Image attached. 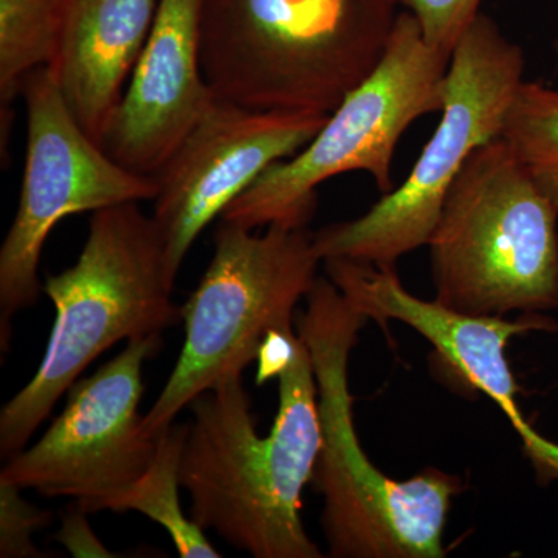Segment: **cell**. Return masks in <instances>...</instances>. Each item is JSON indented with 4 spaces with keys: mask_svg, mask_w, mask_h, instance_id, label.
I'll return each mask as SVG.
<instances>
[{
    "mask_svg": "<svg viewBox=\"0 0 558 558\" xmlns=\"http://www.w3.org/2000/svg\"><path fill=\"white\" fill-rule=\"evenodd\" d=\"M277 379L278 413L266 438L242 376L191 402L180 484L191 519L234 548L255 558H322L301 520L322 447L314 363L301 337Z\"/></svg>",
    "mask_w": 558,
    "mask_h": 558,
    "instance_id": "1",
    "label": "cell"
},
{
    "mask_svg": "<svg viewBox=\"0 0 558 558\" xmlns=\"http://www.w3.org/2000/svg\"><path fill=\"white\" fill-rule=\"evenodd\" d=\"M296 332L310 349L322 447L312 484L333 558H440L459 476L429 468L413 478L384 475L363 450L352 414L349 357L366 318L328 277H318Z\"/></svg>",
    "mask_w": 558,
    "mask_h": 558,
    "instance_id": "2",
    "label": "cell"
},
{
    "mask_svg": "<svg viewBox=\"0 0 558 558\" xmlns=\"http://www.w3.org/2000/svg\"><path fill=\"white\" fill-rule=\"evenodd\" d=\"M398 0H202L201 60L216 100L333 112L384 58Z\"/></svg>",
    "mask_w": 558,
    "mask_h": 558,
    "instance_id": "3",
    "label": "cell"
},
{
    "mask_svg": "<svg viewBox=\"0 0 558 558\" xmlns=\"http://www.w3.org/2000/svg\"><path fill=\"white\" fill-rule=\"evenodd\" d=\"M172 288L163 238L140 202L92 213L78 260L43 284L57 311L49 347L33 379L0 411V457L25 450L54 403L102 352L178 325L182 307Z\"/></svg>",
    "mask_w": 558,
    "mask_h": 558,
    "instance_id": "4",
    "label": "cell"
},
{
    "mask_svg": "<svg viewBox=\"0 0 558 558\" xmlns=\"http://www.w3.org/2000/svg\"><path fill=\"white\" fill-rule=\"evenodd\" d=\"M558 209L501 137L470 156L429 238L436 296L472 317L558 307Z\"/></svg>",
    "mask_w": 558,
    "mask_h": 558,
    "instance_id": "5",
    "label": "cell"
},
{
    "mask_svg": "<svg viewBox=\"0 0 558 558\" xmlns=\"http://www.w3.org/2000/svg\"><path fill=\"white\" fill-rule=\"evenodd\" d=\"M266 229L256 234L222 220L216 230L211 263L182 306V352L143 416L150 438H159L202 392L242 376L271 330L293 326L296 304L310 295L323 260L307 227Z\"/></svg>",
    "mask_w": 558,
    "mask_h": 558,
    "instance_id": "6",
    "label": "cell"
},
{
    "mask_svg": "<svg viewBox=\"0 0 558 558\" xmlns=\"http://www.w3.org/2000/svg\"><path fill=\"white\" fill-rule=\"evenodd\" d=\"M449 64V57L425 43L413 14L399 13L376 70L303 149L271 165L220 220L250 230L307 227L317 211L318 186L344 172H368L380 193L395 190L396 148L414 121L442 110Z\"/></svg>",
    "mask_w": 558,
    "mask_h": 558,
    "instance_id": "7",
    "label": "cell"
},
{
    "mask_svg": "<svg viewBox=\"0 0 558 558\" xmlns=\"http://www.w3.org/2000/svg\"><path fill=\"white\" fill-rule=\"evenodd\" d=\"M523 73V49L480 13L451 53L442 117L409 178L360 218L314 233L319 258L396 267L428 245L459 172L476 149L501 135Z\"/></svg>",
    "mask_w": 558,
    "mask_h": 558,
    "instance_id": "8",
    "label": "cell"
},
{
    "mask_svg": "<svg viewBox=\"0 0 558 558\" xmlns=\"http://www.w3.org/2000/svg\"><path fill=\"white\" fill-rule=\"evenodd\" d=\"M27 153L20 204L0 248V344L9 351L11 319L44 292L39 263L51 230L69 216L126 202L154 201L156 178L117 163L84 132L49 68L25 80Z\"/></svg>",
    "mask_w": 558,
    "mask_h": 558,
    "instance_id": "9",
    "label": "cell"
},
{
    "mask_svg": "<svg viewBox=\"0 0 558 558\" xmlns=\"http://www.w3.org/2000/svg\"><path fill=\"white\" fill-rule=\"evenodd\" d=\"M161 336L128 341L117 357L68 389L60 416L28 450L9 459L0 478L46 497L75 499L86 513L137 483L156 458L159 438L143 429V366L159 354Z\"/></svg>",
    "mask_w": 558,
    "mask_h": 558,
    "instance_id": "10",
    "label": "cell"
},
{
    "mask_svg": "<svg viewBox=\"0 0 558 558\" xmlns=\"http://www.w3.org/2000/svg\"><path fill=\"white\" fill-rule=\"evenodd\" d=\"M328 113L260 112L215 100L156 174L153 219L175 282L202 231L277 161L303 149Z\"/></svg>",
    "mask_w": 558,
    "mask_h": 558,
    "instance_id": "11",
    "label": "cell"
},
{
    "mask_svg": "<svg viewBox=\"0 0 558 558\" xmlns=\"http://www.w3.org/2000/svg\"><path fill=\"white\" fill-rule=\"evenodd\" d=\"M326 277L368 319L387 325L405 323L435 348L444 373L457 377L470 391L494 400L523 440L539 481H558V444L543 438L524 417L519 387L510 371L509 341L534 329H553L554 323L535 315L519 319L472 317L411 295L400 282L396 267L349 259H326Z\"/></svg>",
    "mask_w": 558,
    "mask_h": 558,
    "instance_id": "12",
    "label": "cell"
},
{
    "mask_svg": "<svg viewBox=\"0 0 558 558\" xmlns=\"http://www.w3.org/2000/svg\"><path fill=\"white\" fill-rule=\"evenodd\" d=\"M202 0H160L153 31L101 146L135 174L156 178L216 100L201 60Z\"/></svg>",
    "mask_w": 558,
    "mask_h": 558,
    "instance_id": "13",
    "label": "cell"
},
{
    "mask_svg": "<svg viewBox=\"0 0 558 558\" xmlns=\"http://www.w3.org/2000/svg\"><path fill=\"white\" fill-rule=\"evenodd\" d=\"M160 0H64L53 73L65 105L100 143L146 40Z\"/></svg>",
    "mask_w": 558,
    "mask_h": 558,
    "instance_id": "14",
    "label": "cell"
},
{
    "mask_svg": "<svg viewBox=\"0 0 558 558\" xmlns=\"http://www.w3.org/2000/svg\"><path fill=\"white\" fill-rule=\"evenodd\" d=\"M189 424L171 425L159 436L156 458L145 475L109 502L108 510L124 513L134 510L156 521L168 532L179 556L183 558H219L218 549L208 542L204 529L183 512L180 506V461L185 447Z\"/></svg>",
    "mask_w": 558,
    "mask_h": 558,
    "instance_id": "15",
    "label": "cell"
},
{
    "mask_svg": "<svg viewBox=\"0 0 558 558\" xmlns=\"http://www.w3.org/2000/svg\"><path fill=\"white\" fill-rule=\"evenodd\" d=\"M64 0H0V113L9 134L25 80L57 53Z\"/></svg>",
    "mask_w": 558,
    "mask_h": 558,
    "instance_id": "16",
    "label": "cell"
},
{
    "mask_svg": "<svg viewBox=\"0 0 558 558\" xmlns=\"http://www.w3.org/2000/svg\"><path fill=\"white\" fill-rule=\"evenodd\" d=\"M499 137L558 209V89L523 81Z\"/></svg>",
    "mask_w": 558,
    "mask_h": 558,
    "instance_id": "17",
    "label": "cell"
},
{
    "mask_svg": "<svg viewBox=\"0 0 558 558\" xmlns=\"http://www.w3.org/2000/svg\"><path fill=\"white\" fill-rule=\"evenodd\" d=\"M51 513L22 497V488L0 478V557H47L33 542V535L49 526Z\"/></svg>",
    "mask_w": 558,
    "mask_h": 558,
    "instance_id": "18",
    "label": "cell"
},
{
    "mask_svg": "<svg viewBox=\"0 0 558 558\" xmlns=\"http://www.w3.org/2000/svg\"><path fill=\"white\" fill-rule=\"evenodd\" d=\"M413 14L425 43L451 58L454 47L478 17L481 0H400Z\"/></svg>",
    "mask_w": 558,
    "mask_h": 558,
    "instance_id": "19",
    "label": "cell"
},
{
    "mask_svg": "<svg viewBox=\"0 0 558 558\" xmlns=\"http://www.w3.org/2000/svg\"><path fill=\"white\" fill-rule=\"evenodd\" d=\"M87 513L76 508L69 512L62 520L60 532L54 535L58 543H61L73 557H117L110 554L100 542V538L92 531Z\"/></svg>",
    "mask_w": 558,
    "mask_h": 558,
    "instance_id": "20",
    "label": "cell"
},
{
    "mask_svg": "<svg viewBox=\"0 0 558 558\" xmlns=\"http://www.w3.org/2000/svg\"><path fill=\"white\" fill-rule=\"evenodd\" d=\"M556 54H557V64H558V39H557V43H556Z\"/></svg>",
    "mask_w": 558,
    "mask_h": 558,
    "instance_id": "21",
    "label": "cell"
}]
</instances>
